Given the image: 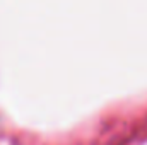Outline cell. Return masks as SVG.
<instances>
[]
</instances>
